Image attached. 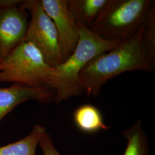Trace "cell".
Masks as SVG:
<instances>
[{
  "label": "cell",
  "instance_id": "obj_4",
  "mask_svg": "<svg viewBox=\"0 0 155 155\" xmlns=\"http://www.w3.org/2000/svg\"><path fill=\"white\" fill-rule=\"evenodd\" d=\"M55 73L38 48L24 41L0 61V82L46 87Z\"/></svg>",
  "mask_w": 155,
  "mask_h": 155
},
{
  "label": "cell",
  "instance_id": "obj_5",
  "mask_svg": "<svg viewBox=\"0 0 155 155\" xmlns=\"http://www.w3.org/2000/svg\"><path fill=\"white\" fill-rule=\"evenodd\" d=\"M20 5L30 14L24 41L35 46L51 66L55 67L61 63L56 29L40 0H24Z\"/></svg>",
  "mask_w": 155,
  "mask_h": 155
},
{
  "label": "cell",
  "instance_id": "obj_15",
  "mask_svg": "<svg viewBox=\"0 0 155 155\" xmlns=\"http://www.w3.org/2000/svg\"><path fill=\"white\" fill-rule=\"evenodd\" d=\"M2 59V56H1V54H0V61H1Z\"/></svg>",
  "mask_w": 155,
  "mask_h": 155
},
{
  "label": "cell",
  "instance_id": "obj_12",
  "mask_svg": "<svg viewBox=\"0 0 155 155\" xmlns=\"http://www.w3.org/2000/svg\"><path fill=\"white\" fill-rule=\"evenodd\" d=\"M123 134L127 140V146L123 155H149L147 136L140 120L125 130Z\"/></svg>",
  "mask_w": 155,
  "mask_h": 155
},
{
  "label": "cell",
  "instance_id": "obj_6",
  "mask_svg": "<svg viewBox=\"0 0 155 155\" xmlns=\"http://www.w3.org/2000/svg\"><path fill=\"white\" fill-rule=\"evenodd\" d=\"M20 0H0V54L4 59L22 43L29 24Z\"/></svg>",
  "mask_w": 155,
  "mask_h": 155
},
{
  "label": "cell",
  "instance_id": "obj_1",
  "mask_svg": "<svg viewBox=\"0 0 155 155\" xmlns=\"http://www.w3.org/2000/svg\"><path fill=\"white\" fill-rule=\"evenodd\" d=\"M143 29V25L130 39L89 61L79 76L82 93L95 98L106 83L121 74L135 70L155 71L144 50Z\"/></svg>",
  "mask_w": 155,
  "mask_h": 155
},
{
  "label": "cell",
  "instance_id": "obj_14",
  "mask_svg": "<svg viewBox=\"0 0 155 155\" xmlns=\"http://www.w3.org/2000/svg\"><path fill=\"white\" fill-rule=\"evenodd\" d=\"M39 145L42 150L43 155H61L56 148L52 137L47 130L40 140Z\"/></svg>",
  "mask_w": 155,
  "mask_h": 155
},
{
  "label": "cell",
  "instance_id": "obj_8",
  "mask_svg": "<svg viewBox=\"0 0 155 155\" xmlns=\"http://www.w3.org/2000/svg\"><path fill=\"white\" fill-rule=\"evenodd\" d=\"M55 92L46 87H36L20 84H12L8 87L0 88V122L17 106L33 100L48 103L54 100Z\"/></svg>",
  "mask_w": 155,
  "mask_h": 155
},
{
  "label": "cell",
  "instance_id": "obj_2",
  "mask_svg": "<svg viewBox=\"0 0 155 155\" xmlns=\"http://www.w3.org/2000/svg\"><path fill=\"white\" fill-rule=\"evenodd\" d=\"M122 42L106 40L89 29L79 28V39L74 51L66 60L54 67L55 73L50 89L55 92L56 104L81 95L79 76L83 68L95 56L115 48Z\"/></svg>",
  "mask_w": 155,
  "mask_h": 155
},
{
  "label": "cell",
  "instance_id": "obj_3",
  "mask_svg": "<svg viewBox=\"0 0 155 155\" xmlns=\"http://www.w3.org/2000/svg\"><path fill=\"white\" fill-rule=\"evenodd\" d=\"M153 2L110 0L104 11L89 29L106 40L126 41L142 27Z\"/></svg>",
  "mask_w": 155,
  "mask_h": 155
},
{
  "label": "cell",
  "instance_id": "obj_7",
  "mask_svg": "<svg viewBox=\"0 0 155 155\" xmlns=\"http://www.w3.org/2000/svg\"><path fill=\"white\" fill-rule=\"evenodd\" d=\"M40 2L55 26L63 62L72 54L77 45L79 28L68 9V0H40Z\"/></svg>",
  "mask_w": 155,
  "mask_h": 155
},
{
  "label": "cell",
  "instance_id": "obj_10",
  "mask_svg": "<svg viewBox=\"0 0 155 155\" xmlns=\"http://www.w3.org/2000/svg\"><path fill=\"white\" fill-rule=\"evenodd\" d=\"M73 118L77 127L84 133H95L110 127L105 124L99 109L91 104L78 107L74 113Z\"/></svg>",
  "mask_w": 155,
  "mask_h": 155
},
{
  "label": "cell",
  "instance_id": "obj_11",
  "mask_svg": "<svg viewBox=\"0 0 155 155\" xmlns=\"http://www.w3.org/2000/svg\"><path fill=\"white\" fill-rule=\"evenodd\" d=\"M45 131L44 126L35 125L30 133L23 139L0 147V155H36V148Z\"/></svg>",
  "mask_w": 155,
  "mask_h": 155
},
{
  "label": "cell",
  "instance_id": "obj_9",
  "mask_svg": "<svg viewBox=\"0 0 155 155\" xmlns=\"http://www.w3.org/2000/svg\"><path fill=\"white\" fill-rule=\"evenodd\" d=\"M110 0H68L69 11L79 28L90 29L104 11Z\"/></svg>",
  "mask_w": 155,
  "mask_h": 155
},
{
  "label": "cell",
  "instance_id": "obj_13",
  "mask_svg": "<svg viewBox=\"0 0 155 155\" xmlns=\"http://www.w3.org/2000/svg\"><path fill=\"white\" fill-rule=\"evenodd\" d=\"M143 45L147 58L155 68V2L153 1L143 25Z\"/></svg>",
  "mask_w": 155,
  "mask_h": 155
}]
</instances>
